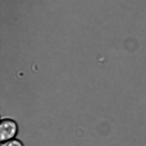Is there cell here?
Wrapping results in <instances>:
<instances>
[{
  "mask_svg": "<svg viewBox=\"0 0 146 146\" xmlns=\"http://www.w3.org/2000/svg\"><path fill=\"white\" fill-rule=\"evenodd\" d=\"M18 132L17 122L10 118H3L0 123L1 142L15 138Z\"/></svg>",
  "mask_w": 146,
  "mask_h": 146,
  "instance_id": "cell-1",
  "label": "cell"
},
{
  "mask_svg": "<svg viewBox=\"0 0 146 146\" xmlns=\"http://www.w3.org/2000/svg\"><path fill=\"white\" fill-rule=\"evenodd\" d=\"M0 146H24V145L20 140L14 138L1 142Z\"/></svg>",
  "mask_w": 146,
  "mask_h": 146,
  "instance_id": "cell-2",
  "label": "cell"
}]
</instances>
